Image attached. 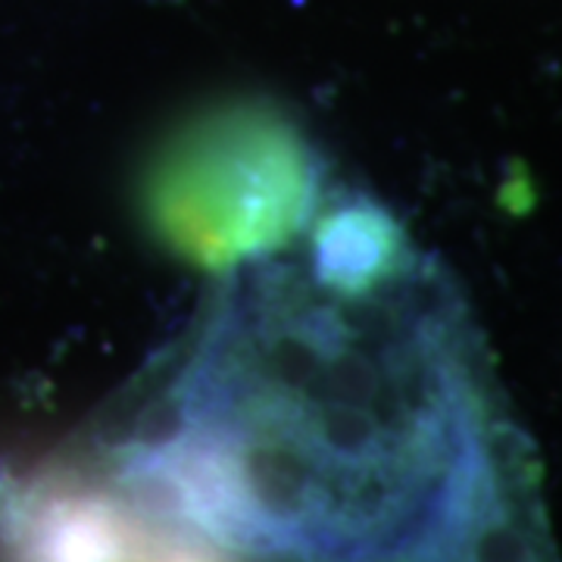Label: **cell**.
<instances>
[{"mask_svg": "<svg viewBox=\"0 0 562 562\" xmlns=\"http://www.w3.org/2000/svg\"><path fill=\"white\" fill-rule=\"evenodd\" d=\"M122 472L250 557H535L543 535L465 303L375 206L216 284Z\"/></svg>", "mask_w": 562, "mask_h": 562, "instance_id": "obj_1", "label": "cell"}]
</instances>
